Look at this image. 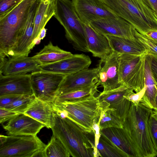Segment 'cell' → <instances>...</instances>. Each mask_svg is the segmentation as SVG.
I'll list each match as a JSON object with an SVG mask.
<instances>
[{"label":"cell","mask_w":157,"mask_h":157,"mask_svg":"<svg viewBox=\"0 0 157 157\" xmlns=\"http://www.w3.org/2000/svg\"><path fill=\"white\" fill-rule=\"evenodd\" d=\"M153 110L140 102H131L128 113L123 121V129L129 139L137 157H155L157 151L152 142L148 121Z\"/></svg>","instance_id":"1"},{"label":"cell","mask_w":157,"mask_h":157,"mask_svg":"<svg viewBox=\"0 0 157 157\" xmlns=\"http://www.w3.org/2000/svg\"><path fill=\"white\" fill-rule=\"evenodd\" d=\"M51 129L52 135L59 139L73 157H98L94 139L67 118H62L54 112Z\"/></svg>","instance_id":"2"},{"label":"cell","mask_w":157,"mask_h":157,"mask_svg":"<svg viewBox=\"0 0 157 157\" xmlns=\"http://www.w3.org/2000/svg\"><path fill=\"white\" fill-rule=\"evenodd\" d=\"M139 33L157 30V16L145 0H101Z\"/></svg>","instance_id":"3"},{"label":"cell","mask_w":157,"mask_h":157,"mask_svg":"<svg viewBox=\"0 0 157 157\" xmlns=\"http://www.w3.org/2000/svg\"><path fill=\"white\" fill-rule=\"evenodd\" d=\"M36 0H22L0 15V56L8 55L21 35L31 6Z\"/></svg>","instance_id":"4"},{"label":"cell","mask_w":157,"mask_h":157,"mask_svg":"<svg viewBox=\"0 0 157 157\" xmlns=\"http://www.w3.org/2000/svg\"><path fill=\"white\" fill-rule=\"evenodd\" d=\"M64 28L65 36L76 50L89 52L84 24L71 0H55L54 16Z\"/></svg>","instance_id":"5"},{"label":"cell","mask_w":157,"mask_h":157,"mask_svg":"<svg viewBox=\"0 0 157 157\" xmlns=\"http://www.w3.org/2000/svg\"><path fill=\"white\" fill-rule=\"evenodd\" d=\"M53 104L66 111L67 118L89 133L93 132L94 121L99 118L101 112L98 97L94 95Z\"/></svg>","instance_id":"6"},{"label":"cell","mask_w":157,"mask_h":157,"mask_svg":"<svg viewBox=\"0 0 157 157\" xmlns=\"http://www.w3.org/2000/svg\"><path fill=\"white\" fill-rule=\"evenodd\" d=\"M147 54H118L119 80L121 85L133 90L136 93L143 89L145 85V64Z\"/></svg>","instance_id":"7"},{"label":"cell","mask_w":157,"mask_h":157,"mask_svg":"<svg viewBox=\"0 0 157 157\" xmlns=\"http://www.w3.org/2000/svg\"><path fill=\"white\" fill-rule=\"evenodd\" d=\"M0 157H33L45 144L37 136L0 135Z\"/></svg>","instance_id":"8"},{"label":"cell","mask_w":157,"mask_h":157,"mask_svg":"<svg viewBox=\"0 0 157 157\" xmlns=\"http://www.w3.org/2000/svg\"><path fill=\"white\" fill-rule=\"evenodd\" d=\"M65 76L60 74L41 70L32 72L31 83L36 98L53 103L59 87Z\"/></svg>","instance_id":"9"},{"label":"cell","mask_w":157,"mask_h":157,"mask_svg":"<svg viewBox=\"0 0 157 157\" xmlns=\"http://www.w3.org/2000/svg\"><path fill=\"white\" fill-rule=\"evenodd\" d=\"M133 90L121 85L118 88L98 97L101 109H109L114 110L115 114L122 121L127 115L131 102L124 97Z\"/></svg>","instance_id":"10"},{"label":"cell","mask_w":157,"mask_h":157,"mask_svg":"<svg viewBox=\"0 0 157 157\" xmlns=\"http://www.w3.org/2000/svg\"><path fill=\"white\" fill-rule=\"evenodd\" d=\"M118 54L114 51L109 55L101 59L98 69L99 85L103 88L101 93H105L119 87V80Z\"/></svg>","instance_id":"11"},{"label":"cell","mask_w":157,"mask_h":157,"mask_svg":"<svg viewBox=\"0 0 157 157\" xmlns=\"http://www.w3.org/2000/svg\"><path fill=\"white\" fill-rule=\"evenodd\" d=\"M82 22L89 25L92 21L106 17H119L101 0H71Z\"/></svg>","instance_id":"12"},{"label":"cell","mask_w":157,"mask_h":157,"mask_svg":"<svg viewBox=\"0 0 157 157\" xmlns=\"http://www.w3.org/2000/svg\"><path fill=\"white\" fill-rule=\"evenodd\" d=\"M89 25L98 33L123 37L135 38L134 27L130 23L120 17H106L91 21Z\"/></svg>","instance_id":"13"},{"label":"cell","mask_w":157,"mask_h":157,"mask_svg":"<svg viewBox=\"0 0 157 157\" xmlns=\"http://www.w3.org/2000/svg\"><path fill=\"white\" fill-rule=\"evenodd\" d=\"M98 67L87 68L66 76L59 87L56 97L76 89L96 84L98 82Z\"/></svg>","instance_id":"14"},{"label":"cell","mask_w":157,"mask_h":157,"mask_svg":"<svg viewBox=\"0 0 157 157\" xmlns=\"http://www.w3.org/2000/svg\"><path fill=\"white\" fill-rule=\"evenodd\" d=\"M91 63L88 56L83 54H75L55 63L41 65L39 68L40 70L66 76L88 68Z\"/></svg>","instance_id":"15"},{"label":"cell","mask_w":157,"mask_h":157,"mask_svg":"<svg viewBox=\"0 0 157 157\" xmlns=\"http://www.w3.org/2000/svg\"><path fill=\"white\" fill-rule=\"evenodd\" d=\"M0 56V73L5 76L26 74L40 70L41 63L33 56Z\"/></svg>","instance_id":"16"},{"label":"cell","mask_w":157,"mask_h":157,"mask_svg":"<svg viewBox=\"0 0 157 157\" xmlns=\"http://www.w3.org/2000/svg\"><path fill=\"white\" fill-rule=\"evenodd\" d=\"M32 95L31 74L5 76L0 73V95Z\"/></svg>","instance_id":"17"},{"label":"cell","mask_w":157,"mask_h":157,"mask_svg":"<svg viewBox=\"0 0 157 157\" xmlns=\"http://www.w3.org/2000/svg\"><path fill=\"white\" fill-rule=\"evenodd\" d=\"M44 127L43 124L22 113L12 118L3 128L9 135L36 136Z\"/></svg>","instance_id":"18"},{"label":"cell","mask_w":157,"mask_h":157,"mask_svg":"<svg viewBox=\"0 0 157 157\" xmlns=\"http://www.w3.org/2000/svg\"><path fill=\"white\" fill-rule=\"evenodd\" d=\"M84 26L89 52L93 56L100 59L109 55L113 51L105 36L97 32L89 25L84 24Z\"/></svg>","instance_id":"19"},{"label":"cell","mask_w":157,"mask_h":157,"mask_svg":"<svg viewBox=\"0 0 157 157\" xmlns=\"http://www.w3.org/2000/svg\"><path fill=\"white\" fill-rule=\"evenodd\" d=\"M34 17H28L21 33L9 52L8 56H28L33 48L32 36L34 27Z\"/></svg>","instance_id":"20"},{"label":"cell","mask_w":157,"mask_h":157,"mask_svg":"<svg viewBox=\"0 0 157 157\" xmlns=\"http://www.w3.org/2000/svg\"><path fill=\"white\" fill-rule=\"evenodd\" d=\"M52 103L35 98L23 114L43 124L47 128H51L54 113Z\"/></svg>","instance_id":"21"},{"label":"cell","mask_w":157,"mask_h":157,"mask_svg":"<svg viewBox=\"0 0 157 157\" xmlns=\"http://www.w3.org/2000/svg\"><path fill=\"white\" fill-rule=\"evenodd\" d=\"M108 39L113 51L118 54H147L144 46L136 38L130 39L123 37L104 35Z\"/></svg>","instance_id":"22"},{"label":"cell","mask_w":157,"mask_h":157,"mask_svg":"<svg viewBox=\"0 0 157 157\" xmlns=\"http://www.w3.org/2000/svg\"><path fill=\"white\" fill-rule=\"evenodd\" d=\"M55 0H40L34 18V27L32 36L33 45L41 31L55 13Z\"/></svg>","instance_id":"23"},{"label":"cell","mask_w":157,"mask_h":157,"mask_svg":"<svg viewBox=\"0 0 157 157\" xmlns=\"http://www.w3.org/2000/svg\"><path fill=\"white\" fill-rule=\"evenodd\" d=\"M151 57L147 54L145 64V85L146 89L140 102L153 110L157 111L155 99L157 95V83L154 78L151 69Z\"/></svg>","instance_id":"24"},{"label":"cell","mask_w":157,"mask_h":157,"mask_svg":"<svg viewBox=\"0 0 157 157\" xmlns=\"http://www.w3.org/2000/svg\"><path fill=\"white\" fill-rule=\"evenodd\" d=\"M100 132L125 153L128 157H137L135 150L123 128H103L100 130Z\"/></svg>","instance_id":"25"},{"label":"cell","mask_w":157,"mask_h":157,"mask_svg":"<svg viewBox=\"0 0 157 157\" xmlns=\"http://www.w3.org/2000/svg\"><path fill=\"white\" fill-rule=\"evenodd\" d=\"M73 54L64 50L50 41L47 45L33 56L41 64H47L68 58Z\"/></svg>","instance_id":"26"},{"label":"cell","mask_w":157,"mask_h":157,"mask_svg":"<svg viewBox=\"0 0 157 157\" xmlns=\"http://www.w3.org/2000/svg\"><path fill=\"white\" fill-rule=\"evenodd\" d=\"M97 147L99 156L128 157L127 155L105 136L101 134Z\"/></svg>","instance_id":"27"},{"label":"cell","mask_w":157,"mask_h":157,"mask_svg":"<svg viewBox=\"0 0 157 157\" xmlns=\"http://www.w3.org/2000/svg\"><path fill=\"white\" fill-rule=\"evenodd\" d=\"M99 86L98 83L91 86L76 89L57 96L53 102L56 104L63 101L94 95Z\"/></svg>","instance_id":"28"},{"label":"cell","mask_w":157,"mask_h":157,"mask_svg":"<svg viewBox=\"0 0 157 157\" xmlns=\"http://www.w3.org/2000/svg\"><path fill=\"white\" fill-rule=\"evenodd\" d=\"M45 157H70V155L61 142L52 136L44 149Z\"/></svg>","instance_id":"29"},{"label":"cell","mask_w":157,"mask_h":157,"mask_svg":"<svg viewBox=\"0 0 157 157\" xmlns=\"http://www.w3.org/2000/svg\"><path fill=\"white\" fill-rule=\"evenodd\" d=\"M99 120L100 129L111 127L123 128L122 120L116 115L112 109L101 110Z\"/></svg>","instance_id":"30"},{"label":"cell","mask_w":157,"mask_h":157,"mask_svg":"<svg viewBox=\"0 0 157 157\" xmlns=\"http://www.w3.org/2000/svg\"><path fill=\"white\" fill-rule=\"evenodd\" d=\"M35 98L34 94L22 95L4 109L18 114L24 113Z\"/></svg>","instance_id":"31"},{"label":"cell","mask_w":157,"mask_h":157,"mask_svg":"<svg viewBox=\"0 0 157 157\" xmlns=\"http://www.w3.org/2000/svg\"><path fill=\"white\" fill-rule=\"evenodd\" d=\"M135 38L145 47L147 54L153 56H157V42L149 38L145 35L141 34L136 29Z\"/></svg>","instance_id":"32"},{"label":"cell","mask_w":157,"mask_h":157,"mask_svg":"<svg viewBox=\"0 0 157 157\" xmlns=\"http://www.w3.org/2000/svg\"><path fill=\"white\" fill-rule=\"evenodd\" d=\"M151 113L148 121V128L151 138L157 151V121Z\"/></svg>","instance_id":"33"},{"label":"cell","mask_w":157,"mask_h":157,"mask_svg":"<svg viewBox=\"0 0 157 157\" xmlns=\"http://www.w3.org/2000/svg\"><path fill=\"white\" fill-rule=\"evenodd\" d=\"M146 87H144L138 93H134L132 90L128 94L124 96V98L135 105H138L141 100L145 93Z\"/></svg>","instance_id":"34"},{"label":"cell","mask_w":157,"mask_h":157,"mask_svg":"<svg viewBox=\"0 0 157 157\" xmlns=\"http://www.w3.org/2000/svg\"><path fill=\"white\" fill-rule=\"evenodd\" d=\"M22 0H0V15L7 12Z\"/></svg>","instance_id":"35"},{"label":"cell","mask_w":157,"mask_h":157,"mask_svg":"<svg viewBox=\"0 0 157 157\" xmlns=\"http://www.w3.org/2000/svg\"><path fill=\"white\" fill-rule=\"evenodd\" d=\"M21 95L15 94L0 95V108H5Z\"/></svg>","instance_id":"36"},{"label":"cell","mask_w":157,"mask_h":157,"mask_svg":"<svg viewBox=\"0 0 157 157\" xmlns=\"http://www.w3.org/2000/svg\"><path fill=\"white\" fill-rule=\"evenodd\" d=\"M18 114L6 109L0 108V123L2 124L9 121Z\"/></svg>","instance_id":"37"},{"label":"cell","mask_w":157,"mask_h":157,"mask_svg":"<svg viewBox=\"0 0 157 157\" xmlns=\"http://www.w3.org/2000/svg\"><path fill=\"white\" fill-rule=\"evenodd\" d=\"M99 124V118L94 121L92 127V131L94 135V144L96 148L101 135L100 132V128Z\"/></svg>","instance_id":"38"},{"label":"cell","mask_w":157,"mask_h":157,"mask_svg":"<svg viewBox=\"0 0 157 157\" xmlns=\"http://www.w3.org/2000/svg\"><path fill=\"white\" fill-rule=\"evenodd\" d=\"M151 71L157 86V60L151 56Z\"/></svg>","instance_id":"39"},{"label":"cell","mask_w":157,"mask_h":157,"mask_svg":"<svg viewBox=\"0 0 157 157\" xmlns=\"http://www.w3.org/2000/svg\"><path fill=\"white\" fill-rule=\"evenodd\" d=\"M140 33L145 35L157 42V30H151L147 32L142 33Z\"/></svg>","instance_id":"40"},{"label":"cell","mask_w":157,"mask_h":157,"mask_svg":"<svg viewBox=\"0 0 157 157\" xmlns=\"http://www.w3.org/2000/svg\"><path fill=\"white\" fill-rule=\"evenodd\" d=\"M152 9L157 16V0H145Z\"/></svg>","instance_id":"41"},{"label":"cell","mask_w":157,"mask_h":157,"mask_svg":"<svg viewBox=\"0 0 157 157\" xmlns=\"http://www.w3.org/2000/svg\"><path fill=\"white\" fill-rule=\"evenodd\" d=\"M47 29L45 28L43 29L35 41V44H39L41 40H42L45 37L46 34Z\"/></svg>","instance_id":"42"},{"label":"cell","mask_w":157,"mask_h":157,"mask_svg":"<svg viewBox=\"0 0 157 157\" xmlns=\"http://www.w3.org/2000/svg\"><path fill=\"white\" fill-rule=\"evenodd\" d=\"M151 114L152 116L157 121V111L153 110Z\"/></svg>","instance_id":"43"},{"label":"cell","mask_w":157,"mask_h":157,"mask_svg":"<svg viewBox=\"0 0 157 157\" xmlns=\"http://www.w3.org/2000/svg\"><path fill=\"white\" fill-rule=\"evenodd\" d=\"M155 104L156 105V106L157 107V95L156 96L155 99Z\"/></svg>","instance_id":"44"},{"label":"cell","mask_w":157,"mask_h":157,"mask_svg":"<svg viewBox=\"0 0 157 157\" xmlns=\"http://www.w3.org/2000/svg\"></svg>","instance_id":"45"},{"label":"cell","mask_w":157,"mask_h":157,"mask_svg":"<svg viewBox=\"0 0 157 157\" xmlns=\"http://www.w3.org/2000/svg\"></svg>","instance_id":"46"}]
</instances>
